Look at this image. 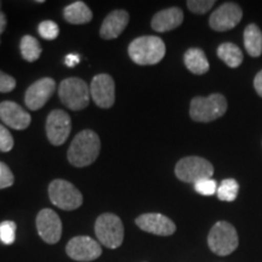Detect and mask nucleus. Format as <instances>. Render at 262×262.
I'll return each mask as SVG.
<instances>
[{
  "label": "nucleus",
  "mask_w": 262,
  "mask_h": 262,
  "mask_svg": "<svg viewBox=\"0 0 262 262\" xmlns=\"http://www.w3.org/2000/svg\"><path fill=\"white\" fill-rule=\"evenodd\" d=\"M101 150L100 137L93 130H83L72 141L67 158L75 168L89 166L97 159Z\"/></svg>",
  "instance_id": "1"
},
{
  "label": "nucleus",
  "mask_w": 262,
  "mask_h": 262,
  "mask_svg": "<svg viewBox=\"0 0 262 262\" xmlns=\"http://www.w3.org/2000/svg\"><path fill=\"white\" fill-rule=\"evenodd\" d=\"M165 44L156 35L139 37L130 42L129 56L139 66H153L159 63L165 56Z\"/></svg>",
  "instance_id": "2"
},
{
  "label": "nucleus",
  "mask_w": 262,
  "mask_h": 262,
  "mask_svg": "<svg viewBox=\"0 0 262 262\" xmlns=\"http://www.w3.org/2000/svg\"><path fill=\"white\" fill-rule=\"evenodd\" d=\"M227 111V101L221 94H212L208 97L196 96L191 101L189 116L194 122L209 123L221 118Z\"/></svg>",
  "instance_id": "3"
},
{
  "label": "nucleus",
  "mask_w": 262,
  "mask_h": 262,
  "mask_svg": "<svg viewBox=\"0 0 262 262\" xmlns=\"http://www.w3.org/2000/svg\"><path fill=\"white\" fill-rule=\"evenodd\" d=\"M61 102L72 111H81L90 103V86L80 78H67L58 88Z\"/></svg>",
  "instance_id": "4"
},
{
  "label": "nucleus",
  "mask_w": 262,
  "mask_h": 262,
  "mask_svg": "<svg viewBox=\"0 0 262 262\" xmlns=\"http://www.w3.org/2000/svg\"><path fill=\"white\" fill-rule=\"evenodd\" d=\"M239 238L235 228L227 221H219L212 226L208 235V245L219 256H227L238 248Z\"/></svg>",
  "instance_id": "5"
},
{
  "label": "nucleus",
  "mask_w": 262,
  "mask_h": 262,
  "mask_svg": "<svg viewBox=\"0 0 262 262\" xmlns=\"http://www.w3.org/2000/svg\"><path fill=\"white\" fill-rule=\"evenodd\" d=\"M95 233L100 243L104 247L117 249L123 244L124 241L123 222L112 212H104L98 216L95 222Z\"/></svg>",
  "instance_id": "6"
},
{
  "label": "nucleus",
  "mask_w": 262,
  "mask_h": 262,
  "mask_svg": "<svg viewBox=\"0 0 262 262\" xmlns=\"http://www.w3.org/2000/svg\"><path fill=\"white\" fill-rule=\"evenodd\" d=\"M49 196L52 204L62 210H75L83 204L79 189L66 180H54L49 185Z\"/></svg>",
  "instance_id": "7"
},
{
  "label": "nucleus",
  "mask_w": 262,
  "mask_h": 262,
  "mask_svg": "<svg viewBox=\"0 0 262 262\" xmlns=\"http://www.w3.org/2000/svg\"><path fill=\"white\" fill-rule=\"evenodd\" d=\"M175 173L183 182L195 183L201 180L211 179L214 166L209 160L201 157H186L176 164Z\"/></svg>",
  "instance_id": "8"
},
{
  "label": "nucleus",
  "mask_w": 262,
  "mask_h": 262,
  "mask_svg": "<svg viewBox=\"0 0 262 262\" xmlns=\"http://www.w3.org/2000/svg\"><path fill=\"white\" fill-rule=\"evenodd\" d=\"M66 253L72 260L80 262L94 261L101 256L102 248L100 243L88 235L72 238L66 247Z\"/></svg>",
  "instance_id": "9"
},
{
  "label": "nucleus",
  "mask_w": 262,
  "mask_h": 262,
  "mask_svg": "<svg viewBox=\"0 0 262 262\" xmlns=\"http://www.w3.org/2000/svg\"><path fill=\"white\" fill-rule=\"evenodd\" d=\"M71 117L62 110L50 112L47 119V136L51 145L61 146L67 141L71 134Z\"/></svg>",
  "instance_id": "10"
},
{
  "label": "nucleus",
  "mask_w": 262,
  "mask_h": 262,
  "mask_svg": "<svg viewBox=\"0 0 262 262\" xmlns=\"http://www.w3.org/2000/svg\"><path fill=\"white\" fill-rule=\"evenodd\" d=\"M90 96L101 108H111L116 101V85L110 74L95 75L90 84Z\"/></svg>",
  "instance_id": "11"
},
{
  "label": "nucleus",
  "mask_w": 262,
  "mask_h": 262,
  "mask_svg": "<svg viewBox=\"0 0 262 262\" xmlns=\"http://www.w3.org/2000/svg\"><path fill=\"white\" fill-rule=\"evenodd\" d=\"M38 233L45 243L56 244L62 235V222L60 216L51 209H42L37 216Z\"/></svg>",
  "instance_id": "12"
},
{
  "label": "nucleus",
  "mask_w": 262,
  "mask_h": 262,
  "mask_svg": "<svg viewBox=\"0 0 262 262\" xmlns=\"http://www.w3.org/2000/svg\"><path fill=\"white\" fill-rule=\"evenodd\" d=\"M243 17V12L234 3H226L212 12L209 25L216 32H226L234 28Z\"/></svg>",
  "instance_id": "13"
},
{
  "label": "nucleus",
  "mask_w": 262,
  "mask_h": 262,
  "mask_svg": "<svg viewBox=\"0 0 262 262\" xmlns=\"http://www.w3.org/2000/svg\"><path fill=\"white\" fill-rule=\"evenodd\" d=\"M55 80L52 78H41L33 83L25 94V102L31 111H38L45 106L55 93Z\"/></svg>",
  "instance_id": "14"
},
{
  "label": "nucleus",
  "mask_w": 262,
  "mask_h": 262,
  "mask_svg": "<svg viewBox=\"0 0 262 262\" xmlns=\"http://www.w3.org/2000/svg\"><path fill=\"white\" fill-rule=\"evenodd\" d=\"M135 222L142 231L162 237H168L176 232V225L165 215L157 212L140 215Z\"/></svg>",
  "instance_id": "15"
},
{
  "label": "nucleus",
  "mask_w": 262,
  "mask_h": 262,
  "mask_svg": "<svg viewBox=\"0 0 262 262\" xmlns=\"http://www.w3.org/2000/svg\"><path fill=\"white\" fill-rule=\"evenodd\" d=\"M0 120L15 130H25L31 125V114L12 101L0 102Z\"/></svg>",
  "instance_id": "16"
},
{
  "label": "nucleus",
  "mask_w": 262,
  "mask_h": 262,
  "mask_svg": "<svg viewBox=\"0 0 262 262\" xmlns=\"http://www.w3.org/2000/svg\"><path fill=\"white\" fill-rule=\"evenodd\" d=\"M130 16L125 10H114L103 19L100 29V37L104 40H112L119 37L129 24Z\"/></svg>",
  "instance_id": "17"
},
{
  "label": "nucleus",
  "mask_w": 262,
  "mask_h": 262,
  "mask_svg": "<svg viewBox=\"0 0 262 262\" xmlns=\"http://www.w3.org/2000/svg\"><path fill=\"white\" fill-rule=\"evenodd\" d=\"M183 22V12L180 8H169L157 12L150 26L156 32L163 33L178 28Z\"/></svg>",
  "instance_id": "18"
},
{
  "label": "nucleus",
  "mask_w": 262,
  "mask_h": 262,
  "mask_svg": "<svg viewBox=\"0 0 262 262\" xmlns=\"http://www.w3.org/2000/svg\"><path fill=\"white\" fill-rule=\"evenodd\" d=\"M183 61H185L187 70L196 75L205 74L210 68L205 52L198 48L188 49L183 56Z\"/></svg>",
  "instance_id": "19"
},
{
  "label": "nucleus",
  "mask_w": 262,
  "mask_h": 262,
  "mask_svg": "<svg viewBox=\"0 0 262 262\" xmlns=\"http://www.w3.org/2000/svg\"><path fill=\"white\" fill-rule=\"evenodd\" d=\"M63 17L71 25H84L93 19V12L84 2H74L66 6Z\"/></svg>",
  "instance_id": "20"
},
{
  "label": "nucleus",
  "mask_w": 262,
  "mask_h": 262,
  "mask_svg": "<svg viewBox=\"0 0 262 262\" xmlns=\"http://www.w3.org/2000/svg\"><path fill=\"white\" fill-rule=\"evenodd\" d=\"M244 47L251 57H258L262 54V32L256 25L251 24L244 29Z\"/></svg>",
  "instance_id": "21"
},
{
  "label": "nucleus",
  "mask_w": 262,
  "mask_h": 262,
  "mask_svg": "<svg viewBox=\"0 0 262 262\" xmlns=\"http://www.w3.org/2000/svg\"><path fill=\"white\" fill-rule=\"evenodd\" d=\"M217 56L231 68H237L243 62L242 50L235 44H232V42H224V44H221L217 48Z\"/></svg>",
  "instance_id": "22"
},
{
  "label": "nucleus",
  "mask_w": 262,
  "mask_h": 262,
  "mask_svg": "<svg viewBox=\"0 0 262 262\" xmlns=\"http://www.w3.org/2000/svg\"><path fill=\"white\" fill-rule=\"evenodd\" d=\"M19 50L24 60L27 62H35L41 55V47L39 41L32 35H25L19 42Z\"/></svg>",
  "instance_id": "23"
},
{
  "label": "nucleus",
  "mask_w": 262,
  "mask_h": 262,
  "mask_svg": "<svg viewBox=\"0 0 262 262\" xmlns=\"http://www.w3.org/2000/svg\"><path fill=\"white\" fill-rule=\"evenodd\" d=\"M239 183L234 179H226L219 186L217 194L219 199L224 202H233L238 196Z\"/></svg>",
  "instance_id": "24"
},
{
  "label": "nucleus",
  "mask_w": 262,
  "mask_h": 262,
  "mask_svg": "<svg viewBox=\"0 0 262 262\" xmlns=\"http://www.w3.org/2000/svg\"><path fill=\"white\" fill-rule=\"evenodd\" d=\"M16 239V224L14 221H3L0 224V242L5 245L14 244Z\"/></svg>",
  "instance_id": "25"
},
{
  "label": "nucleus",
  "mask_w": 262,
  "mask_h": 262,
  "mask_svg": "<svg viewBox=\"0 0 262 262\" xmlns=\"http://www.w3.org/2000/svg\"><path fill=\"white\" fill-rule=\"evenodd\" d=\"M38 32L42 39L55 40L58 37L60 29H58L57 24H55L54 21H42L38 26Z\"/></svg>",
  "instance_id": "26"
},
{
  "label": "nucleus",
  "mask_w": 262,
  "mask_h": 262,
  "mask_svg": "<svg viewBox=\"0 0 262 262\" xmlns=\"http://www.w3.org/2000/svg\"><path fill=\"white\" fill-rule=\"evenodd\" d=\"M217 182L212 179H204L194 183V189L196 193L202 195H212L217 192Z\"/></svg>",
  "instance_id": "27"
},
{
  "label": "nucleus",
  "mask_w": 262,
  "mask_h": 262,
  "mask_svg": "<svg viewBox=\"0 0 262 262\" xmlns=\"http://www.w3.org/2000/svg\"><path fill=\"white\" fill-rule=\"evenodd\" d=\"M215 5L214 0H188L187 8L193 14L203 15Z\"/></svg>",
  "instance_id": "28"
},
{
  "label": "nucleus",
  "mask_w": 262,
  "mask_h": 262,
  "mask_svg": "<svg viewBox=\"0 0 262 262\" xmlns=\"http://www.w3.org/2000/svg\"><path fill=\"white\" fill-rule=\"evenodd\" d=\"M14 173L5 163L0 162V189L10 187V186L14 185Z\"/></svg>",
  "instance_id": "29"
},
{
  "label": "nucleus",
  "mask_w": 262,
  "mask_h": 262,
  "mask_svg": "<svg viewBox=\"0 0 262 262\" xmlns=\"http://www.w3.org/2000/svg\"><path fill=\"white\" fill-rule=\"evenodd\" d=\"M12 147H14V139L11 133L3 124H0V150L10 152Z\"/></svg>",
  "instance_id": "30"
},
{
  "label": "nucleus",
  "mask_w": 262,
  "mask_h": 262,
  "mask_svg": "<svg viewBox=\"0 0 262 262\" xmlns=\"http://www.w3.org/2000/svg\"><path fill=\"white\" fill-rule=\"evenodd\" d=\"M16 88V79L5 72L0 71V93L6 94Z\"/></svg>",
  "instance_id": "31"
},
{
  "label": "nucleus",
  "mask_w": 262,
  "mask_h": 262,
  "mask_svg": "<svg viewBox=\"0 0 262 262\" xmlns=\"http://www.w3.org/2000/svg\"><path fill=\"white\" fill-rule=\"evenodd\" d=\"M80 62V56L78 54H68L64 58V63L67 67H75Z\"/></svg>",
  "instance_id": "32"
},
{
  "label": "nucleus",
  "mask_w": 262,
  "mask_h": 262,
  "mask_svg": "<svg viewBox=\"0 0 262 262\" xmlns=\"http://www.w3.org/2000/svg\"><path fill=\"white\" fill-rule=\"evenodd\" d=\"M254 88L256 90V93L258 94V96L262 97V71L258 72L254 79Z\"/></svg>",
  "instance_id": "33"
},
{
  "label": "nucleus",
  "mask_w": 262,
  "mask_h": 262,
  "mask_svg": "<svg viewBox=\"0 0 262 262\" xmlns=\"http://www.w3.org/2000/svg\"><path fill=\"white\" fill-rule=\"evenodd\" d=\"M6 25H8V19H6V15L0 10V34L5 32Z\"/></svg>",
  "instance_id": "34"
},
{
  "label": "nucleus",
  "mask_w": 262,
  "mask_h": 262,
  "mask_svg": "<svg viewBox=\"0 0 262 262\" xmlns=\"http://www.w3.org/2000/svg\"><path fill=\"white\" fill-rule=\"evenodd\" d=\"M2 5H3V4H2V2H0V10H2Z\"/></svg>",
  "instance_id": "35"
},
{
  "label": "nucleus",
  "mask_w": 262,
  "mask_h": 262,
  "mask_svg": "<svg viewBox=\"0 0 262 262\" xmlns=\"http://www.w3.org/2000/svg\"><path fill=\"white\" fill-rule=\"evenodd\" d=\"M0 42H2V41H0Z\"/></svg>",
  "instance_id": "36"
}]
</instances>
